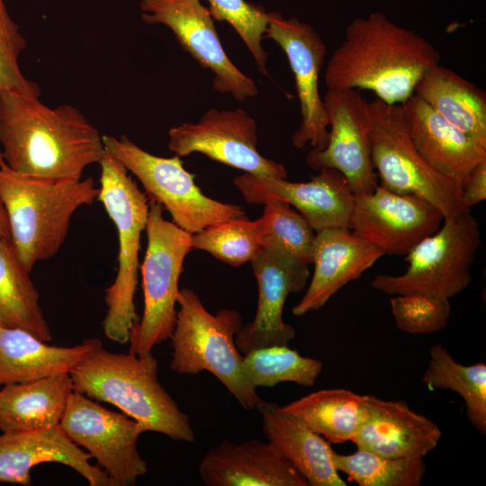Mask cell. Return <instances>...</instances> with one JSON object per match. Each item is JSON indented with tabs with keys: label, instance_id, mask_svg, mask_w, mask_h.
I'll return each instance as SVG.
<instances>
[{
	"label": "cell",
	"instance_id": "277c9868",
	"mask_svg": "<svg viewBox=\"0 0 486 486\" xmlns=\"http://www.w3.org/2000/svg\"><path fill=\"white\" fill-rule=\"evenodd\" d=\"M92 177L50 178L16 173L0 164V201L11 240L26 269L55 256L69 230L72 216L97 200Z\"/></svg>",
	"mask_w": 486,
	"mask_h": 486
},
{
	"label": "cell",
	"instance_id": "484cf974",
	"mask_svg": "<svg viewBox=\"0 0 486 486\" xmlns=\"http://www.w3.org/2000/svg\"><path fill=\"white\" fill-rule=\"evenodd\" d=\"M73 391L69 373L3 385L0 431H34L59 425Z\"/></svg>",
	"mask_w": 486,
	"mask_h": 486
},
{
	"label": "cell",
	"instance_id": "2e32d148",
	"mask_svg": "<svg viewBox=\"0 0 486 486\" xmlns=\"http://www.w3.org/2000/svg\"><path fill=\"white\" fill-rule=\"evenodd\" d=\"M323 101L328 140L324 148L308 152L307 165L315 170H338L355 194L373 192L379 180L367 137L368 103L356 89H328Z\"/></svg>",
	"mask_w": 486,
	"mask_h": 486
},
{
	"label": "cell",
	"instance_id": "ba28073f",
	"mask_svg": "<svg viewBox=\"0 0 486 486\" xmlns=\"http://www.w3.org/2000/svg\"><path fill=\"white\" fill-rule=\"evenodd\" d=\"M481 245L479 223L471 212L446 217L439 229L407 255L401 274H377L372 286L388 295L421 294L450 299L468 287Z\"/></svg>",
	"mask_w": 486,
	"mask_h": 486
},
{
	"label": "cell",
	"instance_id": "d6986e66",
	"mask_svg": "<svg viewBox=\"0 0 486 486\" xmlns=\"http://www.w3.org/2000/svg\"><path fill=\"white\" fill-rule=\"evenodd\" d=\"M385 254L348 228L316 232L312 262L314 270L306 292L292 308L296 317L321 309L348 283L371 268Z\"/></svg>",
	"mask_w": 486,
	"mask_h": 486
},
{
	"label": "cell",
	"instance_id": "74e56055",
	"mask_svg": "<svg viewBox=\"0 0 486 486\" xmlns=\"http://www.w3.org/2000/svg\"><path fill=\"white\" fill-rule=\"evenodd\" d=\"M463 200L468 208L486 199V160L477 165L468 176L462 188Z\"/></svg>",
	"mask_w": 486,
	"mask_h": 486
},
{
	"label": "cell",
	"instance_id": "4316f807",
	"mask_svg": "<svg viewBox=\"0 0 486 486\" xmlns=\"http://www.w3.org/2000/svg\"><path fill=\"white\" fill-rule=\"evenodd\" d=\"M414 94L448 122L486 142V94L439 63L428 69Z\"/></svg>",
	"mask_w": 486,
	"mask_h": 486
},
{
	"label": "cell",
	"instance_id": "8992f818",
	"mask_svg": "<svg viewBox=\"0 0 486 486\" xmlns=\"http://www.w3.org/2000/svg\"><path fill=\"white\" fill-rule=\"evenodd\" d=\"M101 202L116 227L118 268L113 283L105 290L107 311L103 330L110 340L125 344L139 320L134 302L139 280V252L145 230L149 201L123 165L104 149L99 162Z\"/></svg>",
	"mask_w": 486,
	"mask_h": 486
},
{
	"label": "cell",
	"instance_id": "d6a6232c",
	"mask_svg": "<svg viewBox=\"0 0 486 486\" xmlns=\"http://www.w3.org/2000/svg\"><path fill=\"white\" fill-rule=\"evenodd\" d=\"M264 204L256 220L262 248L277 249L303 265L311 264L316 233L308 220L281 199L271 197Z\"/></svg>",
	"mask_w": 486,
	"mask_h": 486
},
{
	"label": "cell",
	"instance_id": "8d00e7d4",
	"mask_svg": "<svg viewBox=\"0 0 486 486\" xmlns=\"http://www.w3.org/2000/svg\"><path fill=\"white\" fill-rule=\"evenodd\" d=\"M27 46L20 28L0 0V92L15 91L40 97L39 86L22 72L19 58Z\"/></svg>",
	"mask_w": 486,
	"mask_h": 486
},
{
	"label": "cell",
	"instance_id": "5bb4252c",
	"mask_svg": "<svg viewBox=\"0 0 486 486\" xmlns=\"http://www.w3.org/2000/svg\"><path fill=\"white\" fill-rule=\"evenodd\" d=\"M264 38L276 42L285 53L293 74L300 102L301 123L292 136V145L322 149L328 140V119L320 94L319 78L327 47L318 32L295 17L284 18L280 13L267 14Z\"/></svg>",
	"mask_w": 486,
	"mask_h": 486
},
{
	"label": "cell",
	"instance_id": "52a82bcc",
	"mask_svg": "<svg viewBox=\"0 0 486 486\" xmlns=\"http://www.w3.org/2000/svg\"><path fill=\"white\" fill-rule=\"evenodd\" d=\"M367 137L379 184L427 200L444 218L471 212L462 186L432 167L417 149L401 104L379 99L368 103Z\"/></svg>",
	"mask_w": 486,
	"mask_h": 486
},
{
	"label": "cell",
	"instance_id": "ac0fdd59",
	"mask_svg": "<svg viewBox=\"0 0 486 486\" xmlns=\"http://www.w3.org/2000/svg\"><path fill=\"white\" fill-rule=\"evenodd\" d=\"M307 182L244 173L234 179L245 201L264 204L274 197L293 206L315 232L348 228L355 194L345 176L336 169L323 168Z\"/></svg>",
	"mask_w": 486,
	"mask_h": 486
},
{
	"label": "cell",
	"instance_id": "9c48e42d",
	"mask_svg": "<svg viewBox=\"0 0 486 486\" xmlns=\"http://www.w3.org/2000/svg\"><path fill=\"white\" fill-rule=\"evenodd\" d=\"M147 248L142 265L143 314L130 328L129 352H149L171 338L184 262L192 248V234L163 216V207L149 201Z\"/></svg>",
	"mask_w": 486,
	"mask_h": 486
},
{
	"label": "cell",
	"instance_id": "603a6c76",
	"mask_svg": "<svg viewBox=\"0 0 486 486\" xmlns=\"http://www.w3.org/2000/svg\"><path fill=\"white\" fill-rule=\"evenodd\" d=\"M401 105L420 155L463 188L472 169L486 160V142L448 122L416 94Z\"/></svg>",
	"mask_w": 486,
	"mask_h": 486
},
{
	"label": "cell",
	"instance_id": "836d02e7",
	"mask_svg": "<svg viewBox=\"0 0 486 486\" xmlns=\"http://www.w3.org/2000/svg\"><path fill=\"white\" fill-rule=\"evenodd\" d=\"M192 248L206 251L231 266L251 262L262 249L257 220L244 216L208 226L192 234Z\"/></svg>",
	"mask_w": 486,
	"mask_h": 486
},
{
	"label": "cell",
	"instance_id": "d4e9b609",
	"mask_svg": "<svg viewBox=\"0 0 486 486\" xmlns=\"http://www.w3.org/2000/svg\"><path fill=\"white\" fill-rule=\"evenodd\" d=\"M100 343L88 338L73 346H50L24 329L0 325V385L70 373Z\"/></svg>",
	"mask_w": 486,
	"mask_h": 486
},
{
	"label": "cell",
	"instance_id": "ffe728a7",
	"mask_svg": "<svg viewBox=\"0 0 486 486\" xmlns=\"http://www.w3.org/2000/svg\"><path fill=\"white\" fill-rule=\"evenodd\" d=\"M91 455L75 444L59 425L45 429L0 435V482L31 485V470L39 464H65L91 486H115Z\"/></svg>",
	"mask_w": 486,
	"mask_h": 486
},
{
	"label": "cell",
	"instance_id": "7402d4cb",
	"mask_svg": "<svg viewBox=\"0 0 486 486\" xmlns=\"http://www.w3.org/2000/svg\"><path fill=\"white\" fill-rule=\"evenodd\" d=\"M207 486H310L308 481L269 442L223 440L198 465Z\"/></svg>",
	"mask_w": 486,
	"mask_h": 486
},
{
	"label": "cell",
	"instance_id": "83f0119b",
	"mask_svg": "<svg viewBox=\"0 0 486 486\" xmlns=\"http://www.w3.org/2000/svg\"><path fill=\"white\" fill-rule=\"evenodd\" d=\"M30 274L11 238L0 236V325L24 329L48 342L50 328Z\"/></svg>",
	"mask_w": 486,
	"mask_h": 486
},
{
	"label": "cell",
	"instance_id": "44dd1931",
	"mask_svg": "<svg viewBox=\"0 0 486 486\" xmlns=\"http://www.w3.org/2000/svg\"><path fill=\"white\" fill-rule=\"evenodd\" d=\"M441 436L439 427L405 400L367 395L365 417L352 442L386 457H425Z\"/></svg>",
	"mask_w": 486,
	"mask_h": 486
},
{
	"label": "cell",
	"instance_id": "9a60e30c",
	"mask_svg": "<svg viewBox=\"0 0 486 486\" xmlns=\"http://www.w3.org/2000/svg\"><path fill=\"white\" fill-rule=\"evenodd\" d=\"M444 215L427 200L399 194L378 184L355 194L348 229L385 255H407L420 240L436 231Z\"/></svg>",
	"mask_w": 486,
	"mask_h": 486
},
{
	"label": "cell",
	"instance_id": "7a4b0ae2",
	"mask_svg": "<svg viewBox=\"0 0 486 486\" xmlns=\"http://www.w3.org/2000/svg\"><path fill=\"white\" fill-rule=\"evenodd\" d=\"M439 62L430 41L376 12L347 26L324 80L328 89L367 90L384 103L402 104L425 72Z\"/></svg>",
	"mask_w": 486,
	"mask_h": 486
},
{
	"label": "cell",
	"instance_id": "e0dca14e",
	"mask_svg": "<svg viewBox=\"0 0 486 486\" xmlns=\"http://www.w3.org/2000/svg\"><path fill=\"white\" fill-rule=\"evenodd\" d=\"M251 265L257 284V306L254 319L235 336L242 355L261 347L289 345L296 333L283 320L284 307L288 296L302 292L310 278L308 266L274 248H263Z\"/></svg>",
	"mask_w": 486,
	"mask_h": 486
},
{
	"label": "cell",
	"instance_id": "ab89813d",
	"mask_svg": "<svg viewBox=\"0 0 486 486\" xmlns=\"http://www.w3.org/2000/svg\"><path fill=\"white\" fill-rule=\"evenodd\" d=\"M3 163H4V159H3L2 152H1V149H0V164H3Z\"/></svg>",
	"mask_w": 486,
	"mask_h": 486
},
{
	"label": "cell",
	"instance_id": "4dcf8cb0",
	"mask_svg": "<svg viewBox=\"0 0 486 486\" xmlns=\"http://www.w3.org/2000/svg\"><path fill=\"white\" fill-rule=\"evenodd\" d=\"M332 460L359 486H419L427 472L424 457L392 458L361 448L349 454L334 451Z\"/></svg>",
	"mask_w": 486,
	"mask_h": 486
},
{
	"label": "cell",
	"instance_id": "3957f363",
	"mask_svg": "<svg viewBox=\"0 0 486 486\" xmlns=\"http://www.w3.org/2000/svg\"><path fill=\"white\" fill-rule=\"evenodd\" d=\"M158 363L152 352L112 353L102 342L70 373L74 391L119 408L144 431L193 443L189 417L158 380Z\"/></svg>",
	"mask_w": 486,
	"mask_h": 486
},
{
	"label": "cell",
	"instance_id": "7c38bea8",
	"mask_svg": "<svg viewBox=\"0 0 486 486\" xmlns=\"http://www.w3.org/2000/svg\"><path fill=\"white\" fill-rule=\"evenodd\" d=\"M140 9L143 22L166 26L181 47L202 68L212 71L214 90L240 102L258 94L256 82L228 57L215 20L200 0H140Z\"/></svg>",
	"mask_w": 486,
	"mask_h": 486
},
{
	"label": "cell",
	"instance_id": "30bf717a",
	"mask_svg": "<svg viewBox=\"0 0 486 486\" xmlns=\"http://www.w3.org/2000/svg\"><path fill=\"white\" fill-rule=\"evenodd\" d=\"M103 142L104 149L140 180L148 201L166 209L182 230L194 234L208 226L246 216L240 205L205 195L195 184L194 176L184 167L180 157L153 155L126 136L104 135Z\"/></svg>",
	"mask_w": 486,
	"mask_h": 486
},
{
	"label": "cell",
	"instance_id": "1f68e13d",
	"mask_svg": "<svg viewBox=\"0 0 486 486\" xmlns=\"http://www.w3.org/2000/svg\"><path fill=\"white\" fill-rule=\"evenodd\" d=\"M242 369L255 388H271L287 382L312 386L322 372L323 363L303 356L288 346H273L243 355Z\"/></svg>",
	"mask_w": 486,
	"mask_h": 486
},
{
	"label": "cell",
	"instance_id": "8fae6325",
	"mask_svg": "<svg viewBox=\"0 0 486 486\" xmlns=\"http://www.w3.org/2000/svg\"><path fill=\"white\" fill-rule=\"evenodd\" d=\"M59 426L75 444L96 459L115 486L135 485L148 472L137 446L144 428L123 412L110 410L73 391Z\"/></svg>",
	"mask_w": 486,
	"mask_h": 486
},
{
	"label": "cell",
	"instance_id": "f35d334b",
	"mask_svg": "<svg viewBox=\"0 0 486 486\" xmlns=\"http://www.w3.org/2000/svg\"><path fill=\"white\" fill-rule=\"evenodd\" d=\"M0 236L11 238L10 226L5 210L0 201Z\"/></svg>",
	"mask_w": 486,
	"mask_h": 486
},
{
	"label": "cell",
	"instance_id": "5b68a950",
	"mask_svg": "<svg viewBox=\"0 0 486 486\" xmlns=\"http://www.w3.org/2000/svg\"><path fill=\"white\" fill-rule=\"evenodd\" d=\"M173 333L170 368L176 374L194 375L207 371L215 376L246 410H257L265 401L242 369L243 355L235 336L243 326L233 309L211 313L190 288H182Z\"/></svg>",
	"mask_w": 486,
	"mask_h": 486
},
{
	"label": "cell",
	"instance_id": "cb8c5ba5",
	"mask_svg": "<svg viewBox=\"0 0 486 486\" xmlns=\"http://www.w3.org/2000/svg\"><path fill=\"white\" fill-rule=\"evenodd\" d=\"M271 445L308 481L310 486H346L333 460L330 443L274 402L256 410Z\"/></svg>",
	"mask_w": 486,
	"mask_h": 486
},
{
	"label": "cell",
	"instance_id": "f546056e",
	"mask_svg": "<svg viewBox=\"0 0 486 486\" xmlns=\"http://www.w3.org/2000/svg\"><path fill=\"white\" fill-rule=\"evenodd\" d=\"M422 382L431 390H450L459 394L472 426L486 435V364L464 365L456 362L441 344L429 349V362Z\"/></svg>",
	"mask_w": 486,
	"mask_h": 486
},
{
	"label": "cell",
	"instance_id": "6da1fadb",
	"mask_svg": "<svg viewBox=\"0 0 486 486\" xmlns=\"http://www.w3.org/2000/svg\"><path fill=\"white\" fill-rule=\"evenodd\" d=\"M0 149L16 173L70 179L104 153L103 136L77 108L10 90L0 92Z\"/></svg>",
	"mask_w": 486,
	"mask_h": 486
},
{
	"label": "cell",
	"instance_id": "d590c367",
	"mask_svg": "<svg viewBox=\"0 0 486 486\" xmlns=\"http://www.w3.org/2000/svg\"><path fill=\"white\" fill-rule=\"evenodd\" d=\"M389 302L397 328L411 335L442 330L452 309L449 299L421 294L394 295Z\"/></svg>",
	"mask_w": 486,
	"mask_h": 486
},
{
	"label": "cell",
	"instance_id": "e575fe53",
	"mask_svg": "<svg viewBox=\"0 0 486 486\" xmlns=\"http://www.w3.org/2000/svg\"><path fill=\"white\" fill-rule=\"evenodd\" d=\"M214 20L228 22L239 35L255 59L257 70L268 76L267 53L262 40L267 27V12L245 0H207Z\"/></svg>",
	"mask_w": 486,
	"mask_h": 486
},
{
	"label": "cell",
	"instance_id": "4fadbf2b",
	"mask_svg": "<svg viewBox=\"0 0 486 486\" xmlns=\"http://www.w3.org/2000/svg\"><path fill=\"white\" fill-rule=\"evenodd\" d=\"M256 130V121L246 110L212 108L196 123L171 128L167 146L180 158L198 152L245 173L286 178L283 164L259 153Z\"/></svg>",
	"mask_w": 486,
	"mask_h": 486
},
{
	"label": "cell",
	"instance_id": "f1b7e54d",
	"mask_svg": "<svg viewBox=\"0 0 486 486\" xmlns=\"http://www.w3.org/2000/svg\"><path fill=\"white\" fill-rule=\"evenodd\" d=\"M367 395L347 389H323L283 408L329 443L352 441L366 412Z\"/></svg>",
	"mask_w": 486,
	"mask_h": 486
}]
</instances>
